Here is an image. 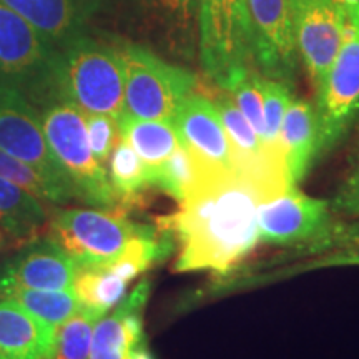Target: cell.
Segmentation results:
<instances>
[{"label":"cell","instance_id":"obj_1","mask_svg":"<svg viewBox=\"0 0 359 359\" xmlns=\"http://www.w3.org/2000/svg\"><path fill=\"white\" fill-rule=\"evenodd\" d=\"M275 195L236 170H195L175 218L177 271L226 275L238 266L259 243V206Z\"/></svg>","mask_w":359,"mask_h":359},{"label":"cell","instance_id":"obj_2","mask_svg":"<svg viewBox=\"0 0 359 359\" xmlns=\"http://www.w3.org/2000/svg\"><path fill=\"white\" fill-rule=\"evenodd\" d=\"M74 103L83 114L120 118L125 102V65L120 50L79 37L57 52L52 95Z\"/></svg>","mask_w":359,"mask_h":359},{"label":"cell","instance_id":"obj_3","mask_svg":"<svg viewBox=\"0 0 359 359\" xmlns=\"http://www.w3.org/2000/svg\"><path fill=\"white\" fill-rule=\"evenodd\" d=\"M40 107L45 138L74 200L90 208L118 212L120 205L111 188L109 170L98 163L90 148L83 111L58 97L47 98Z\"/></svg>","mask_w":359,"mask_h":359},{"label":"cell","instance_id":"obj_4","mask_svg":"<svg viewBox=\"0 0 359 359\" xmlns=\"http://www.w3.org/2000/svg\"><path fill=\"white\" fill-rule=\"evenodd\" d=\"M198 37L203 70L222 90L257 70L248 0H200Z\"/></svg>","mask_w":359,"mask_h":359},{"label":"cell","instance_id":"obj_5","mask_svg":"<svg viewBox=\"0 0 359 359\" xmlns=\"http://www.w3.org/2000/svg\"><path fill=\"white\" fill-rule=\"evenodd\" d=\"M120 53L125 65L122 116L173 123L187 98L195 93V75L137 45H127Z\"/></svg>","mask_w":359,"mask_h":359},{"label":"cell","instance_id":"obj_6","mask_svg":"<svg viewBox=\"0 0 359 359\" xmlns=\"http://www.w3.org/2000/svg\"><path fill=\"white\" fill-rule=\"evenodd\" d=\"M50 235L77 266H109L135 238L150 230L123 213L97 208H60L48 218Z\"/></svg>","mask_w":359,"mask_h":359},{"label":"cell","instance_id":"obj_7","mask_svg":"<svg viewBox=\"0 0 359 359\" xmlns=\"http://www.w3.org/2000/svg\"><path fill=\"white\" fill-rule=\"evenodd\" d=\"M57 50L19 13L0 4V85L17 90L35 107L52 95Z\"/></svg>","mask_w":359,"mask_h":359},{"label":"cell","instance_id":"obj_8","mask_svg":"<svg viewBox=\"0 0 359 359\" xmlns=\"http://www.w3.org/2000/svg\"><path fill=\"white\" fill-rule=\"evenodd\" d=\"M318 156L333 151L346 138L359 116V29L346 27L325 83L316 93Z\"/></svg>","mask_w":359,"mask_h":359},{"label":"cell","instance_id":"obj_9","mask_svg":"<svg viewBox=\"0 0 359 359\" xmlns=\"http://www.w3.org/2000/svg\"><path fill=\"white\" fill-rule=\"evenodd\" d=\"M334 222L327 200L306 195L298 185H291L259 206V241L290 250L302 248L330 230Z\"/></svg>","mask_w":359,"mask_h":359},{"label":"cell","instance_id":"obj_10","mask_svg":"<svg viewBox=\"0 0 359 359\" xmlns=\"http://www.w3.org/2000/svg\"><path fill=\"white\" fill-rule=\"evenodd\" d=\"M0 150L30 165L48 182L72 195L64 173L45 138L39 110L20 92L2 85H0Z\"/></svg>","mask_w":359,"mask_h":359},{"label":"cell","instance_id":"obj_11","mask_svg":"<svg viewBox=\"0 0 359 359\" xmlns=\"http://www.w3.org/2000/svg\"><path fill=\"white\" fill-rule=\"evenodd\" d=\"M290 4L299 58L318 93L346 37V22L336 0H290Z\"/></svg>","mask_w":359,"mask_h":359},{"label":"cell","instance_id":"obj_12","mask_svg":"<svg viewBox=\"0 0 359 359\" xmlns=\"http://www.w3.org/2000/svg\"><path fill=\"white\" fill-rule=\"evenodd\" d=\"M248 8L257 70L293 88L299 53L290 0H248Z\"/></svg>","mask_w":359,"mask_h":359},{"label":"cell","instance_id":"obj_13","mask_svg":"<svg viewBox=\"0 0 359 359\" xmlns=\"http://www.w3.org/2000/svg\"><path fill=\"white\" fill-rule=\"evenodd\" d=\"M180 145L190 155L193 168L201 172L235 170L231 147L215 102L191 93L175 118Z\"/></svg>","mask_w":359,"mask_h":359},{"label":"cell","instance_id":"obj_14","mask_svg":"<svg viewBox=\"0 0 359 359\" xmlns=\"http://www.w3.org/2000/svg\"><path fill=\"white\" fill-rule=\"evenodd\" d=\"M77 264L50 235L34 236L0 263V283L35 290H72Z\"/></svg>","mask_w":359,"mask_h":359},{"label":"cell","instance_id":"obj_15","mask_svg":"<svg viewBox=\"0 0 359 359\" xmlns=\"http://www.w3.org/2000/svg\"><path fill=\"white\" fill-rule=\"evenodd\" d=\"M150 296V281L143 280L114 311L95 323L90 359H132L135 348L147 343L143 313Z\"/></svg>","mask_w":359,"mask_h":359},{"label":"cell","instance_id":"obj_16","mask_svg":"<svg viewBox=\"0 0 359 359\" xmlns=\"http://www.w3.org/2000/svg\"><path fill=\"white\" fill-rule=\"evenodd\" d=\"M42 35L53 50H62L80 37L85 0H0Z\"/></svg>","mask_w":359,"mask_h":359},{"label":"cell","instance_id":"obj_17","mask_svg":"<svg viewBox=\"0 0 359 359\" xmlns=\"http://www.w3.org/2000/svg\"><path fill=\"white\" fill-rule=\"evenodd\" d=\"M55 333L15 303L0 302V359H50Z\"/></svg>","mask_w":359,"mask_h":359},{"label":"cell","instance_id":"obj_18","mask_svg":"<svg viewBox=\"0 0 359 359\" xmlns=\"http://www.w3.org/2000/svg\"><path fill=\"white\" fill-rule=\"evenodd\" d=\"M280 147L290 183L298 185L318 156V120L311 103L299 98L291 100L283 118Z\"/></svg>","mask_w":359,"mask_h":359},{"label":"cell","instance_id":"obj_19","mask_svg":"<svg viewBox=\"0 0 359 359\" xmlns=\"http://www.w3.org/2000/svg\"><path fill=\"white\" fill-rule=\"evenodd\" d=\"M127 286L128 281L110 266H77L72 290L79 311L98 321L118 306Z\"/></svg>","mask_w":359,"mask_h":359},{"label":"cell","instance_id":"obj_20","mask_svg":"<svg viewBox=\"0 0 359 359\" xmlns=\"http://www.w3.org/2000/svg\"><path fill=\"white\" fill-rule=\"evenodd\" d=\"M50 218L47 203L0 178V231L13 240H30Z\"/></svg>","mask_w":359,"mask_h":359},{"label":"cell","instance_id":"obj_21","mask_svg":"<svg viewBox=\"0 0 359 359\" xmlns=\"http://www.w3.org/2000/svg\"><path fill=\"white\" fill-rule=\"evenodd\" d=\"M118 125L123 140L147 165L148 180L150 173L160 168L180 147V138L173 123L120 116Z\"/></svg>","mask_w":359,"mask_h":359},{"label":"cell","instance_id":"obj_22","mask_svg":"<svg viewBox=\"0 0 359 359\" xmlns=\"http://www.w3.org/2000/svg\"><path fill=\"white\" fill-rule=\"evenodd\" d=\"M0 302L15 303L48 326L58 327L79 313L74 290H35L0 283Z\"/></svg>","mask_w":359,"mask_h":359},{"label":"cell","instance_id":"obj_23","mask_svg":"<svg viewBox=\"0 0 359 359\" xmlns=\"http://www.w3.org/2000/svg\"><path fill=\"white\" fill-rule=\"evenodd\" d=\"M107 167L120 206L133 203L140 193L150 187L147 165L123 138L116 145Z\"/></svg>","mask_w":359,"mask_h":359},{"label":"cell","instance_id":"obj_24","mask_svg":"<svg viewBox=\"0 0 359 359\" xmlns=\"http://www.w3.org/2000/svg\"><path fill=\"white\" fill-rule=\"evenodd\" d=\"M170 42L180 47H190L198 25L200 0H143Z\"/></svg>","mask_w":359,"mask_h":359},{"label":"cell","instance_id":"obj_25","mask_svg":"<svg viewBox=\"0 0 359 359\" xmlns=\"http://www.w3.org/2000/svg\"><path fill=\"white\" fill-rule=\"evenodd\" d=\"M334 266H359V246H351V248H339L333 251H326V253L316 255V257H309L304 259H298L296 263L286 264V266H273L268 268L271 271H259L255 276L246 278V280L235 281L236 285L245 286H257L266 285V283L280 281L285 278L299 275V273L313 271V269L323 268H334Z\"/></svg>","mask_w":359,"mask_h":359},{"label":"cell","instance_id":"obj_26","mask_svg":"<svg viewBox=\"0 0 359 359\" xmlns=\"http://www.w3.org/2000/svg\"><path fill=\"white\" fill-rule=\"evenodd\" d=\"M0 178H6L8 182L15 183V185L32 193L45 203L64 205L74 200V196L69 191L55 187L30 165L24 163V161L2 150H0Z\"/></svg>","mask_w":359,"mask_h":359},{"label":"cell","instance_id":"obj_27","mask_svg":"<svg viewBox=\"0 0 359 359\" xmlns=\"http://www.w3.org/2000/svg\"><path fill=\"white\" fill-rule=\"evenodd\" d=\"M259 87H262L263 97V115H264V140L273 154L283 158L280 147V132L283 118H285L286 110H288L293 95H291L290 85L263 77L259 79ZM285 161V160H283Z\"/></svg>","mask_w":359,"mask_h":359},{"label":"cell","instance_id":"obj_28","mask_svg":"<svg viewBox=\"0 0 359 359\" xmlns=\"http://www.w3.org/2000/svg\"><path fill=\"white\" fill-rule=\"evenodd\" d=\"M95 323L79 311L58 326L50 359H90Z\"/></svg>","mask_w":359,"mask_h":359},{"label":"cell","instance_id":"obj_29","mask_svg":"<svg viewBox=\"0 0 359 359\" xmlns=\"http://www.w3.org/2000/svg\"><path fill=\"white\" fill-rule=\"evenodd\" d=\"M351 246H359V217L351 219H336V222L330 226V230L323 233L320 238H316V240L311 241L309 245L286 251L285 255H281L283 258H278L273 263L268 264H275L280 262L285 263L293 258L304 259L326 253V251L351 248Z\"/></svg>","mask_w":359,"mask_h":359},{"label":"cell","instance_id":"obj_30","mask_svg":"<svg viewBox=\"0 0 359 359\" xmlns=\"http://www.w3.org/2000/svg\"><path fill=\"white\" fill-rule=\"evenodd\" d=\"M259 79L262 74L258 70H250L245 75L238 77L230 87L223 92L233 98L236 103L238 110L243 114V116L248 120V123L253 127L255 132L266 145L264 140V115H263V97H262V87H259ZM268 147V145H266Z\"/></svg>","mask_w":359,"mask_h":359},{"label":"cell","instance_id":"obj_31","mask_svg":"<svg viewBox=\"0 0 359 359\" xmlns=\"http://www.w3.org/2000/svg\"><path fill=\"white\" fill-rule=\"evenodd\" d=\"M193 177H195V170H193L190 155L180 145L160 168L150 173V187H156L158 190L173 196L180 203L188 187L191 185Z\"/></svg>","mask_w":359,"mask_h":359},{"label":"cell","instance_id":"obj_32","mask_svg":"<svg viewBox=\"0 0 359 359\" xmlns=\"http://www.w3.org/2000/svg\"><path fill=\"white\" fill-rule=\"evenodd\" d=\"M92 154L103 167L109 165L111 154L122 140L118 118L102 114H83Z\"/></svg>","mask_w":359,"mask_h":359},{"label":"cell","instance_id":"obj_33","mask_svg":"<svg viewBox=\"0 0 359 359\" xmlns=\"http://www.w3.org/2000/svg\"><path fill=\"white\" fill-rule=\"evenodd\" d=\"M331 213L336 219H351L359 217V154L343 178L338 190L330 200Z\"/></svg>","mask_w":359,"mask_h":359},{"label":"cell","instance_id":"obj_34","mask_svg":"<svg viewBox=\"0 0 359 359\" xmlns=\"http://www.w3.org/2000/svg\"><path fill=\"white\" fill-rule=\"evenodd\" d=\"M341 13H343L346 27L359 29V0H336Z\"/></svg>","mask_w":359,"mask_h":359},{"label":"cell","instance_id":"obj_35","mask_svg":"<svg viewBox=\"0 0 359 359\" xmlns=\"http://www.w3.org/2000/svg\"><path fill=\"white\" fill-rule=\"evenodd\" d=\"M7 243V235L4 231H0V250L4 248V245Z\"/></svg>","mask_w":359,"mask_h":359}]
</instances>
